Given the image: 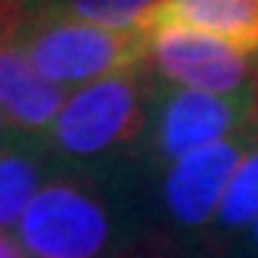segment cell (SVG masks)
Returning a JSON list of instances; mask_svg holds the SVG:
<instances>
[{"label": "cell", "instance_id": "obj_1", "mask_svg": "<svg viewBox=\"0 0 258 258\" xmlns=\"http://www.w3.org/2000/svg\"><path fill=\"white\" fill-rule=\"evenodd\" d=\"M20 49L43 81L78 86L126 75L141 66L149 57V32L106 29L55 12L29 29Z\"/></svg>", "mask_w": 258, "mask_h": 258}, {"label": "cell", "instance_id": "obj_2", "mask_svg": "<svg viewBox=\"0 0 258 258\" xmlns=\"http://www.w3.org/2000/svg\"><path fill=\"white\" fill-rule=\"evenodd\" d=\"M144 129V101L135 72L103 78L66 98L52 123L55 147L66 155L89 158L129 144Z\"/></svg>", "mask_w": 258, "mask_h": 258}, {"label": "cell", "instance_id": "obj_3", "mask_svg": "<svg viewBox=\"0 0 258 258\" xmlns=\"http://www.w3.org/2000/svg\"><path fill=\"white\" fill-rule=\"evenodd\" d=\"M18 241L32 258H98L109 244V215L78 184H49L23 212Z\"/></svg>", "mask_w": 258, "mask_h": 258}, {"label": "cell", "instance_id": "obj_4", "mask_svg": "<svg viewBox=\"0 0 258 258\" xmlns=\"http://www.w3.org/2000/svg\"><path fill=\"white\" fill-rule=\"evenodd\" d=\"M258 95L252 89L235 95H210L195 89H172L158 103L152 144L161 161H181L189 152L227 141L230 132L252 118Z\"/></svg>", "mask_w": 258, "mask_h": 258}, {"label": "cell", "instance_id": "obj_5", "mask_svg": "<svg viewBox=\"0 0 258 258\" xmlns=\"http://www.w3.org/2000/svg\"><path fill=\"white\" fill-rule=\"evenodd\" d=\"M149 63L164 81L178 89L210 95H235L249 89L247 55L215 37L186 29H152L149 32Z\"/></svg>", "mask_w": 258, "mask_h": 258}, {"label": "cell", "instance_id": "obj_6", "mask_svg": "<svg viewBox=\"0 0 258 258\" xmlns=\"http://www.w3.org/2000/svg\"><path fill=\"white\" fill-rule=\"evenodd\" d=\"M244 155V144L238 138H227L175 161L164 181L166 212L189 230L210 224L218 215L224 192Z\"/></svg>", "mask_w": 258, "mask_h": 258}, {"label": "cell", "instance_id": "obj_7", "mask_svg": "<svg viewBox=\"0 0 258 258\" xmlns=\"http://www.w3.org/2000/svg\"><path fill=\"white\" fill-rule=\"evenodd\" d=\"M144 29H186L252 55L258 52V0H161Z\"/></svg>", "mask_w": 258, "mask_h": 258}, {"label": "cell", "instance_id": "obj_8", "mask_svg": "<svg viewBox=\"0 0 258 258\" xmlns=\"http://www.w3.org/2000/svg\"><path fill=\"white\" fill-rule=\"evenodd\" d=\"M63 103V89L43 81L18 43H0V106L15 126H52Z\"/></svg>", "mask_w": 258, "mask_h": 258}, {"label": "cell", "instance_id": "obj_9", "mask_svg": "<svg viewBox=\"0 0 258 258\" xmlns=\"http://www.w3.org/2000/svg\"><path fill=\"white\" fill-rule=\"evenodd\" d=\"M40 184V169L35 158L23 152H3L0 155V230L20 224L23 212L35 201Z\"/></svg>", "mask_w": 258, "mask_h": 258}, {"label": "cell", "instance_id": "obj_10", "mask_svg": "<svg viewBox=\"0 0 258 258\" xmlns=\"http://www.w3.org/2000/svg\"><path fill=\"white\" fill-rule=\"evenodd\" d=\"M215 221L224 232H241L258 221V147L249 149L238 164Z\"/></svg>", "mask_w": 258, "mask_h": 258}, {"label": "cell", "instance_id": "obj_11", "mask_svg": "<svg viewBox=\"0 0 258 258\" xmlns=\"http://www.w3.org/2000/svg\"><path fill=\"white\" fill-rule=\"evenodd\" d=\"M60 12L106 29H144L161 0H60Z\"/></svg>", "mask_w": 258, "mask_h": 258}, {"label": "cell", "instance_id": "obj_12", "mask_svg": "<svg viewBox=\"0 0 258 258\" xmlns=\"http://www.w3.org/2000/svg\"><path fill=\"white\" fill-rule=\"evenodd\" d=\"M18 29H23V0H0V43H15Z\"/></svg>", "mask_w": 258, "mask_h": 258}, {"label": "cell", "instance_id": "obj_13", "mask_svg": "<svg viewBox=\"0 0 258 258\" xmlns=\"http://www.w3.org/2000/svg\"><path fill=\"white\" fill-rule=\"evenodd\" d=\"M0 258H26L20 252V247L15 241H9L6 235H0Z\"/></svg>", "mask_w": 258, "mask_h": 258}, {"label": "cell", "instance_id": "obj_14", "mask_svg": "<svg viewBox=\"0 0 258 258\" xmlns=\"http://www.w3.org/2000/svg\"><path fill=\"white\" fill-rule=\"evenodd\" d=\"M249 247L252 249H258V221L249 227Z\"/></svg>", "mask_w": 258, "mask_h": 258}]
</instances>
